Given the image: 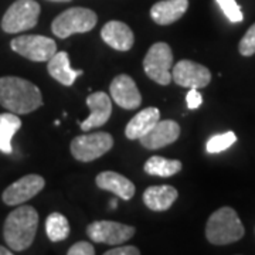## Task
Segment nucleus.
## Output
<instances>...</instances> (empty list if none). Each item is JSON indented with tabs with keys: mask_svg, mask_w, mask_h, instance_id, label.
Masks as SVG:
<instances>
[{
	"mask_svg": "<svg viewBox=\"0 0 255 255\" xmlns=\"http://www.w3.org/2000/svg\"><path fill=\"white\" fill-rule=\"evenodd\" d=\"M98 16L95 11L85 7H71L58 14L51 23V30L60 38L91 31L97 26Z\"/></svg>",
	"mask_w": 255,
	"mask_h": 255,
	"instance_id": "4",
	"label": "nucleus"
},
{
	"mask_svg": "<svg viewBox=\"0 0 255 255\" xmlns=\"http://www.w3.org/2000/svg\"><path fill=\"white\" fill-rule=\"evenodd\" d=\"M189 9V0H162L150 9L152 20L160 26H169L184 16Z\"/></svg>",
	"mask_w": 255,
	"mask_h": 255,
	"instance_id": "17",
	"label": "nucleus"
},
{
	"mask_svg": "<svg viewBox=\"0 0 255 255\" xmlns=\"http://www.w3.org/2000/svg\"><path fill=\"white\" fill-rule=\"evenodd\" d=\"M159 121H160V111L155 107L145 108L128 122L125 128V135L130 140L140 139L142 136H145Z\"/></svg>",
	"mask_w": 255,
	"mask_h": 255,
	"instance_id": "19",
	"label": "nucleus"
},
{
	"mask_svg": "<svg viewBox=\"0 0 255 255\" xmlns=\"http://www.w3.org/2000/svg\"><path fill=\"white\" fill-rule=\"evenodd\" d=\"M172 81L183 88H204L211 81L207 67L190 60H182L172 68Z\"/></svg>",
	"mask_w": 255,
	"mask_h": 255,
	"instance_id": "10",
	"label": "nucleus"
},
{
	"mask_svg": "<svg viewBox=\"0 0 255 255\" xmlns=\"http://www.w3.org/2000/svg\"><path fill=\"white\" fill-rule=\"evenodd\" d=\"M46 180L38 174H27L23 176L14 183H11L1 194V200L7 206H17L23 204L30 199L37 196L44 189Z\"/></svg>",
	"mask_w": 255,
	"mask_h": 255,
	"instance_id": "11",
	"label": "nucleus"
},
{
	"mask_svg": "<svg viewBox=\"0 0 255 255\" xmlns=\"http://www.w3.org/2000/svg\"><path fill=\"white\" fill-rule=\"evenodd\" d=\"M70 223L61 213H51L46 220V233L47 237L53 243L63 241L70 236Z\"/></svg>",
	"mask_w": 255,
	"mask_h": 255,
	"instance_id": "23",
	"label": "nucleus"
},
{
	"mask_svg": "<svg viewBox=\"0 0 255 255\" xmlns=\"http://www.w3.org/2000/svg\"><path fill=\"white\" fill-rule=\"evenodd\" d=\"M50 1H71V0H50Z\"/></svg>",
	"mask_w": 255,
	"mask_h": 255,
	"instance_id": "32",
	"label": "nucleus"
},
{
	"mask_svg": "<svg viewBox=\"0 0 255 255\" xmlns=\"http://www.w3.org/2000/svg\"><path fill=\"white\" fill-rule=\"evenodd\" d=\"M179 136H180L179 124L172 119H164V121H159L155 127L139 140L143 147L155 150V149H162L164 146L172 145L179 139Z\"/></svg>",
	"mask_w": 255,
	"mask_h": 255,
	"instance_id": "14",
	"label": "nucleus"
},
{
	"mask_svg": "<svg viewBox=\"0 0 255 255\" xmlns=\"http://www.w3.org/2000/svg\"><path fill=\"white\" fill-rule=\"evenodd\" d=\"M21 127V121L16 114H0V152L10 155L13 152L11 137Z\"/></svg>",
	"mask_w": 255,
	"mask_h": 255,
	"instance_id": "22",
	"label": "nucleus"
},
{
	"mask_svg": "<svg viewBox=\"0 0 255 255\" xmlns=\"http://www.w3.org/2000/svg\"><path fill=\"white\" fill-rule=\"evenodd\" d=\"M238 50H240V54L244 57H251L255 54V23L247 30L244 37L241 38L238 44Z\"/></svg>",
	"mask_w": 255,
	"mask_h": 255,
	"instance_id": "26",
	"label": "nucleus"
},
{
	"mask_svg": "<svg viewBox=\"0 0 255 255\" xmlns=\"http://www.w3.org/2000/svg\"><path fill=\"white\" fill-rule=\"evenodd\" d=\"M68 255H94L95 254V248L92 246L91 243L88 241H80V243H75L68 251Z\"/></svg>",
	"mask_w": 255,
	"mask_h": 255,
	"instance_id": "27",
	"label": "nucleus"
},
{
	"mask_svg": "<svg viewBox=\"0 0 255 255\" xmlns=\"http://www.w3.org/2000/svg\"><path fill=\"white\" fill-rule=\"evenodd\" d=\"M87 105L91 111L90 117L85 121H77L82 132H88L94 128H100L105 125L112 114V101L107 92H92L87 98Z\"/></svg>",
	"mask_w": 255,
	"mask_h": 255,
	"instance_id": "13",
	"label": "nucleus"
},
{
	"mask_svg": "<svg viewBox=\"0 0 255 255\" xmlns=\"http://www.w3.org/2000/svg\"><path fill=\"white\" fill-rule=\"evenodd\" d=\"M87 236L94 243L121 246L135 236V227L117 221L101 220V221H94L87 227Z\"/></svg>",
	"mask_w": 255,
	"mask_h": 255,
	"instance_id": "9",
	"label": "nucleus"
},
{
	"mask_svg": "<svg viewBox=\"0 0 255 255\" xmlns=\"http://www.w3.org/2000/svg\"><path fill=\"white\" fill-rule=\"evenodd\" d=\"M0 105L9 112L24 115L38 110L43 105V97L33 82L20 77H1Z\"/></svg>",
	"mask_w": 255,
	"mask_h": 255,
	"instance_id": "1",
	"label": "nucleus"
},
{
	"mask_svg": "<svg viewBox=\"0 0 255 255\" xmlns=\"http://www.w3.org/2000/svg\"><path fill=\"white\" fill-rule=\"evenodd\" d=\"M105 255H139L140 251L137 250L136 247L133 246H124L114 248V250H108L104 253Z\"/></svg>",
	"mask_w": 255,
	"mask_h": 255,
	"instance_id": "29",
	"label": "nucleus"
},
{
	"mask_svg": "<svg viewBox=\"0 0 255 255\" xmlns=\"http://www.w3.org/2000/svg\"><path fill=\"white\" fill-rule=\"evenodd\" d=\"M186 102H187V108L189 110H197L203 104V97L197 91V88H190V91L186 95Z\"/></svg>",
	"mask_w": 255,
	"mask_h": 255,
	"instance_id": "28",
	"label": "nucleus"
},
{
	"mask_svg": "<svg viewBox=\"0 0 255 255\" xmlns=\"http://www.w3.org/2000/svg\"><path fill=\"white\" fill-rule=\"evenodd\" d=\"M118 207V199H112L111 200V206H110V209L111 210H115Z\"/></svg>",
	"mask_w": 255,
	"mask_h": 255,
	"instance_id": "31",
	"label": "nucleus"
},
{
	"mask_svg": "<svg viewBox=\"0 0 255 255\" xmlns=\"http://www.w3.org/2000/svg\"><path fill=\"white\" fill-rule=\"evenodd\" d=\"M41 7L36 0H16L1 18L4 33L14 34L36 27Z\"/></svg>",
	"mask_w": 255,
	"mask_h": 255,
	"instance_id": "5",
	"label": "nucleus"
},
{
	"mask_svg": "<svg viewBox=\"0 0 255 255\" xmlns=\"http://www.w3.org/2000/svg\"><path fill=\"white\" fill-rule=\"evenodd\" d=\"M10 46L17 54L37 63L48 61L57 53V44L54 40L38 34L16 37L11 40Z\"/></svg>",
	"mask_w": 255,
	"mask_h": 255,
	"instance_id": "8",
	"label": "nucleus"
},
{
	"mask_svg": "<svg viewBox=\"0 0 255 255\" xmlns=\"http://www.w3.org/2000/svg\"><path fill=\"white\" fill-rule=\"evenodd\" d=\"M47 65V70L48 74L65 87H70L73 85L77 77H80L84 74L82 70H74L71 68V64H70V57L67 51H60V53H55L48 61Z\"/></svg>",
	"mask_w": 255,
	"mask_h": 255,
	"instance_id": "18",
	"label": "nucleus"
},
{
	"mask_svg": "<svg viewBox=\"0 0 255 255\" xmlns=\"http://www.w3.org/2000/svg\"><path fill=\"white\" fill-rule=\"evenodd\" d=\"M183 164L176 159H166L162 156H152L146 160L143 170L150 176L159 177H170L182 170Z\"/></svg>",
	"mask_w": 255,
	"mask_h": 255,
	"instance_id": "21",
	"label": "nucleus"
},
{
	"mask_svg": "<svg viewBox=\"0 0 255 255\" xmlns=\"http://www.w3.org/2000/svg\"><path fill=\"white\" fill-rule=\"evenodd\" d=\"M237 142V136L234 132H226V133H220L210 139L207 142V152L209 153H220L223 150L228 149L231 145H234Z\"/></svg>",
	"mask_w": 255,
	"mask_h": 255,
	"instance_id": "24",
	"label": "nucleus"
},
{
	"mask_svg": "<svg viewBox=\"0 0 255 255\" xmlns=\"http://www.w3.org/2000/svg\"><path fill=\"white\" fill-rule=\"evenodd\" d=\"M114 146V137L108 132H95L75 136L71 140L70 150L74 159L80 162H92L110 152Z\"/></svg>",
	"mask_w": 255,
	"mask_h": 255,
	"instance_id": "7",
	"label": "nucleus"
},
{
	"mask_svg": "<svg viewBox=\"0 0 255 255\" xmlns=\"http://www.w3.org/2000/svg\"><path fill=\"white\" fill-rule=\"evenodd\" d=\"M101 37L108 46L118 51H128L135 43V37L130 27L118 20L108 21L101 28Z\"/></svg>",
	"mask_w": 255,
	"mask_h": 255,
	"instance_id": "15",
	"label": "nucleus"
},
{
	"mask_svg": "<svg viewBox=\"0 0 255 255\" xmlns=\"http://www.w3.org/2000/svg\"><path fill=\"white\" fill-rule=\"evenodd\" d=\"M111 98L117 102V105L124 110H136L142 104V95L139 92L137 85L127 74L117 75L110 87Z\"/></svg>",
	"mask_w": 255,
	"mask_h": 255,
	"instance_id": "12",
	"label": "nucleus"
},
{
	"mask_svg": "<svg viewBox=\"0 0 255 255\" xmlns=\"http://www.w3.org/2000/svg\"><path fill=\"white\" fill-rule=\"evenodd\" d=\"M13 254V251H10V250H6L4 247L0 246V255H11Z\"/></svg>",
	"mask_w": 255,
	"mask_h": 255,
	"instance_id": "30",
	"label": "nucleus"
},
{
	"mask_svg": "<svg viewBox=\"0 0 255 255\" xmlns=\"http://www.w3.org/2000/svg\"><path fill=\"white\" fill-rule=\"evenodd\" d=\"M38 227V213L31 206H20L13 210L4 221L3 236L13 251L27 250L33 244Z\"/></svg>",
	"mask_w": 255,
	"mask_h": 255,
	"instance_id": "2",
	"label": "nucleus"
},
{
	"mask_svg": "<svg viewBox=\"0 0 255 255\" xmlns=\"http://www.w3.org/2000/svg\"><path fill=\"white\" fill-rule=\"evenodd\" d=\"M244 226L237 211L231 207H221L214 211L206 224V237L214 246H227L244 237Z\"/></svg>",
	"mask_w": 255,
	"mask_h": 255,
	"instance_id": "3",
	"label": "nucleus"
},
{
	"mask_svg": "<svg viewBox=\"0 0 255 255\" xmlns=\"http://www.w3.org/2000/svg\"><path fill=\"white\" fill-rule=\"evenodd\" d=\"M219 3V6L221 7V10L224 11L226 17L233 21V23H240L243 21V11H241V7L238 6V3L236 0H216Z\"/></svg>",
	"mask_w": 255,
	"mask_h": 255,
	"instance_id": "25",
	"label": "nucleus"
},
{
	"mask_svg": "<svg viewBox=\"0 0 255 255\" xmlns=\"http://www.w3.org/2000/svg\"><path fill=\"white\" fill-rule=\"evenodd\" d=\"M179 193L173 186H150L143 191V203L153 211H166L177 200Z\"/></svg>",
	"mask_w": 255,
	"mask_h": 255,
	"instance_id": "20",
	"label": "nucleus"
},
{
	"mask_svg": "<svg viewBox=\"0 0 255 255\" xmlns=\"http://www.w3.org/2000/svg\"><path fill=\"white\" fill-rule=\"evenodd\" d=\"M173 51L166 43H155L147 50L143 58L145 74L159 85H169L172 82Z\"/></svg>",
	"mask_w": 255,
	"mask_h": 255,
	"instance_id": "6",
	"label": "nucleus"
},
{
	"mask_svg": "<svg viewBox=\"0 0 255 255\" xmlns=\"http://www.w3.org/2000/svg\"><path fill=\"white\" fill-rule=\"evenodd\" d=\"M97 186L102 189V190L111 191L114 193L117 197L122 199V200H130L135 196V184L130 182L128 177L122 176V174L117 173V172H102L97 176L95 179Z\"/></svg>",
	"mask_w": 255,
	"mask_h": 255,
	"instance_id": "16",
	"label": "nucleus"
}]
</instances>
